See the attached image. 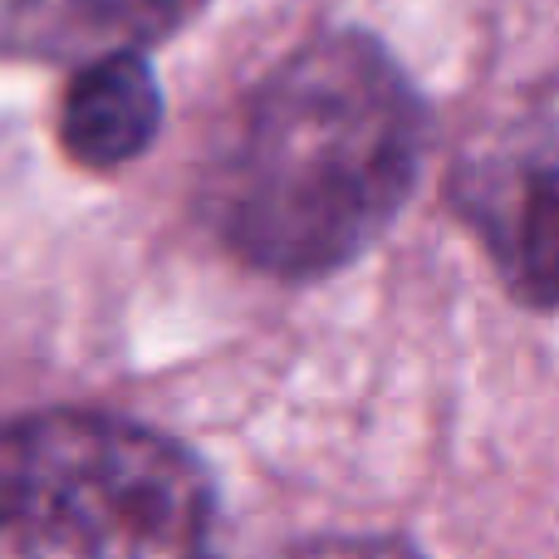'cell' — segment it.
Segmentation results:
<instances>
[{
	"mask_svg": "<svg viewBox=\"0 0 559 559\" xmlns=\"http://www.w3.org/2000/svg\"><path fill=\"white\" fill-rule=\"evenodd\" d=\"M432 123L378 39L329 29L255 84L206 177V216L236 261L305 285L393 226Z\"/></svg>",
	"mask_w": 559,
	"mask_h": 559,
	"instance_id": "6da1fadb",
	"label": "cell"
},
{
	"mask_svg": "<svg viewBox=\"0 0 559 559\" xmlns=\"http://www.w3.org/2000/svg\"><path fill=\"white\" fill-rule=\"evenodd\" d=\"M163 128V88L138 49L79 64L59 104V143L84 173H118L153 147Z\"/></svg>",
	"mask_w": 559,
	"mask_h": 559,
	"instance_id": "277c9868",
	"label": "cell"
},
{
	"mask_svg": "<svg viewBox=\"0 0 559 559\" xmlns=\"http://www.w3.org/2000/svg\"><path fill=\"white\" fill-rule=\"evenodd\" d=\"M0 559H216V491L182 442L84 407L0 423Z\"/></svg>",
	"mask_w": 559,
	"mask_h": 559,
	"instance_id": "7a4b0ae2",
	"label": "cell"
},
{
	"mask_svg": "<svg viewBox=\"0 0 559 559\" xmlns=\"http://www.w3.org/2000/svg\"><path fill=\"white\" fill-rule=\"evenodd\" d=\"M289 559H423V550L403 535H319Z\"/></svg>",
	"mask_w": 559,
	"mask_h": 559,
	"instance_id": "8992f818",
	"label": "cell"
},
{
	"mask_svg": "<svg viewBox=\"0 0 559 559\" xmlns=\"http://www.w3.org/2000/svg\"><path fill=\"white\" fill-rule=\"evenodd\" d=\"M452 202L476 231L515 299L531 309L555 305L559 285V197L550 114H540L535 138L472 157L452 182Z\"/></svg>",
	"mask_w": 559,
	"mask_h": 559,
	"instance_id": "3957f363",
	"label": "cell"
},
{
	"mask_svg": "<svg viewBox=\"0 0 559 559\" xmlns=\"http://www.w3.org/2000/svg\"><path fill=\"white\" fill-rule=\"evenodd\" d=\"M206 0H5L0 49L15 59H84L177 35Z\"/></svg>",
	"mask_w": 559,
	"mask_h": 559,
	"instance_id": "5b68a950",
	"label": "cell"
}]
</instances>
